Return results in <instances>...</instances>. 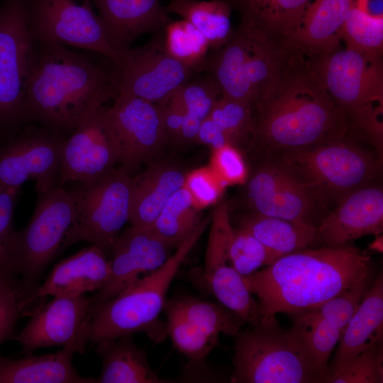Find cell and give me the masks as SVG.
Returning a JSON list of instances; mask_svg holds the SVG:
<instances>
[{
    "label": "cell",
    "instance_id": "1",
    "mask_svg": "<svg viewBox=\"0 0 383 383\" xmlns=\"http://www.w3.org/2000/svg\"><path fill=\"white\" fill-rule=\"evenodd\" d=\"M348 129L343 112L298 51L253 105L249 143L267 157L312 148Z\"/></svg>",
    "mask_w": 383,
    "mask_h": 383
},
{
    "label": "cell",
    "instance_id": "2",
    "mask_svg": "<svg viewBox=\"0 0 383 383\" xmlns=\"http://www.w3.org/2000/svg\"><path fill=\"white\" fill-rule=\"evenodd\" d=\"M37 45L25 120L67 138L87 116L118 95L117 68L61 44Z\"/></svg>",
    "mask_w": 383,
    "mask_h": 383
},
{
    "label": "cell",
    "instance_id": "3",
    "mask_svg": "<svg viewBox=\"0 0 383 383\" xmlns=\"http://www.w3.org/2000/svg\"><path fill=\"white\" fill-rule=\"evenodd\" d=\"M373 274L369 253L347 244L309 247L243 279L258 298L262 321H267L278 313L288 315L316 308Z\"/></svg>",
    "mask_w": 383,
    "mask_h": 383
},
{
    "label": "cell",
    "instance_id": "4",
    "mask_svg": "<svg viewBox=\"0 0 383 383\" xmlns=\"http://www.w3.org/2000/svg\"><path fill=\"white\" fill-rule=\"evenodd\" d=\"M201 221L157 270L143 276L113 298L91 307L82 331L84 343H97L126 334L144 332L154 342L165 340L160 319L167 293L180 266L210 223Z\"/></svg>",
    "mask_w": 383,
    "mask_h": 383
},
{
    "label": "cell",
    "instance_id": "5",
    "mask_svg": "<svg viewBox=\"0 0 383 383\" xmlns=\"http://www.w3.org/2000/svg\"><path fill=\"white\" fill-rule=\"evenodd\" d=\"M382 55L338 49L306 58L311 70L343 112L348 133L374 147L383 143Z\"/></svg>",
    "mask_w": 383,
    "mask_h": 383
},
{
    "label": "cell",
    "instance_id": "6",
    "mask_svg": "<svg viewBox=\"0 0 383 383\" xmlns=\"http://www.w3.org/2000/svg\"><path fill=\"white\" fill-rule=\"evenodd\" d=\"M298 51L287 41L240 21L228 41L203 67L220 87L221 96L252 108Z\"/></svg>",
    "mask_w": 383,
    "mask_h": 383
},
{
    "label": "cell",
    "instance_id": "7",
    "mask_svg": "<svg viewBox=\"0 0 383 383\" xmlns=\"http://www.w3.org/2000/svg\"><path fill=\"white\" fill-rule=\"evenodd\" d=\"M233 383H326L294 326L276 317L233 336Z\"/></svg>",
    "mask_w": 383,
    "mask_h": 383
},
{
    "label": "cell",
    "instance_id": "8",
    "mask_svg": "<svg viewBox=\"0 0 383 383\" xmlns=\"http://www.w3.org/2000/svg\"><path fill=\"white\" fill-rule=\"evenodd\" d=\"M345 133L312 148L276 155L302 181L329 203L374 182L382 155Z\"/></svg>",
    "mask_w": 383,
    "mask_h": 383
},
{
    "label": "cell",
    "instance_id": "9",
    "mask_svg": "<svg viewBox=\"0 0 383 383\" xmlns=\"http://www.w3.org/2000/svg\"><path fill=\"white\" fill-rule=\"evenodd\" d=\"M33 215L21 231H16L11 270L20 279L30 309L31 299L45 270L65 250L67 234L74 217V205L64 187L38 192Z\"/></svg>",
    "mask_w": 383,
    "mask_h": 383
},
{
    "label": "cell",
    "instance_id": "10",
    "mask_svg": "<svg viewBox=\"0 0 383 383\" xmlns=\"http://www.w3.org/2000/svg\"><path fill=\"white\" fill-rule=\"evenodd\" d=\"M132 178L123 167L86 182H73L67 189L74 202L75 217L65 250L86 241L111 253L120 232L128 221Z\"/></svg>",
    "mask_w": 383,
    "mask_h": 383
},
{
    "label": "cell",
    "instance_id": "11",
    "mask_svg": "<svg viewBox=\"0 0 383 383\" xmlns=\"http://www.w3.org/2000/svg\"><path fill=\"white\" fill-rule=\"evenodd\" d=\"M37 43L28 26V1L3 0L0 5V132L23 125L29 77Z\"/></svg>",
    "mask_w": 383,
    "mask_h": 383
},
{
    "label": "cell",
    "instance_id": "12",
    "mask_svg": "<svg viewBox=\"0 0 383 383\" xmlns=\"http://www.w3.org/2000/svg\"><path fill=\"white\" fill-rule=\"evenodd\" d=\"M27 1L28 26L37 44L76 47L119 64L121 54L109 43L91 0Z\"/></svg>",
    "mask_w": 383,
    "mask_h": 383
},
{
    "label": "cell",
    "instance_id": "13",
    "mask_svg": "<svg viewBox=\"0 0 383 383\" xmlns=\"http://www.w3.org/2000/svg\"><path fill=\"white\" fill-rule=\"evenodd\" d=\"M255 213L318 228L328 204L278 157H265L249 178Z\"/></svg>",
    "mask_w": 383,
    "mask_h": 383
},
{
    "label": "cell",
    "instance_id": "14",
    "mask_svg": "<svg viewBox=\"0 0 383 383\" xmlns=\"http://www.w3.org/2000/svg\"><path fill=\"white\" fill-rule=\"evenodd\" d=\"M65 137L27 123L0 142V191L35 182L38 192L59 187Z\"/></svg>",
    "mask_w": 383,
    "mask_h": 383
},
{
    "label": "cell",
    "instance_id": "15",
    "mask_svg": "<svg viewBox=\"0 0 383 383\" xmlns=\"http://www.w3.org/2000/svg\"><path fill=\"white\" fill-rule=\"evenodd\" d=\"M209 224L204 269L194 272L191 277L245 323L255 326L262 321L264 314L259 301L252 297L229 259L228 241L233 226L227 202L218 204Z\"/></svg>",
    "mask_w": 383,
    "mask_h": 383
},
{
    "label": "cell",
    "instance_id": "16",
    "mask_svg": "<svg viewBox=\"0 0 383 383\" xmlns=\"http://www.w3.org/2000/svg\"><path fill=\"white\" fill-rule=\"evenodd\" d=\"M116 67L119 93L155 104L170 98L196 71L172 57L160 35L141 47L122 52Z\"/></svg>",
    "mask_w": 383,
    "mask_h": 383
},
{
    "label": "cell",
    "instance_id": "17",
    "mask_svg": "<svg viewBox=\"0 0 383 383\" xmlns=\"http://www.w3.org/2000/svg\"><path fill=\"white\" fill-rule=\"evenodd\" d=\"M120 163V154L104 106L87 116L65 138L59 187L99 178Z\"/></svg>",
    "mask_w": 383,
    "mask_h": 383
},
{
    "label": "cell",
    "instance_id": "18",
    "mask_svg": "<svg viewBox=\"0 0 383 383\" xmlns=\"http://www.w3.org/2000/svg\"><path fill=\"white\" fill-rule=\"evenodd\" d=\"M106 113L120 163L128 172L153 156L167 138L157 104L119 93Z\"/></svg>",
    "mask_w": 383,
    "mask_h": 383
},
{
    "label": "cell",
    "instance_id": "19",
    "mask_svg": "<svg viewBox=\"0 0 383 383\" xmlns=\"http://www.w3.org/2000/svg\"><path fill=\"white\" fill-rule=\"evenodd\" d=\"M91 304V297L85 294L53 296L30 313L27 324L12 340L27 354L52 346H72L77 353H84L87 344L82 338V331Z\"/></svg>",
    "mask_w": 383,
    "mask_h": 383
},
{
    "label": "cell",
    "instance_id": "20",
    "mask_svg": "<svg viewBox=\"0 0 383 383\" xmlns=\"http://www.w3.org/2000/svg\"><path fill=\"white\" fill-rule=\"evenodd\" d=\"M172 248L151 227L131 226L126 229L120 234L113 248L109 279L102 289L91 296V308L113 298L159 268L170 257Z\"/></svg>",
    "mask_w": 383,
    "mask_h": 383
},
{
    "label": "cell",
    "instance_id": "21",
    "mask_svg": "<svg viewBox=\"0 0 383 383\" xmlns=\"http://www.w3.org/2000/svg\"><path fill=\"white\" fill-rule=\"evenodd\" d=\"M383 229V190L373 182L342 197L317 228L316 245L338 247Z\"/></svg>",
    "mask_w": 383,
    "mask_h": 383
},
{
    "label": "cell",
    "instance_id": "22",
    "mask_svg": "<svg viewBox=\"0 0 383 383\" xmlns=\"http://www.w3.org/2000/svg\"><path fill=\"white\" fill-rule=\"evenodd\" d=\"M161 0H91L107 40L119 53L138 37L160 31L172 21Z\"/></svg>",
    "mask_w": 383,
    "mask_h": 383
},
{
    "label": "cell",
    "instance_id": "23",
    "mask_svg": "<svg viewBox=\"0 0 383 383\" xmlns=\"http://www.w3.org/2000/svg\"><path fill=\"white\" fill-rule=\"evenodd\" d=\"M110 273L111 260L106 254L94 245L84 248L55 265L32 297L31 312L48 296H75L99 291L107 283Z\"/></svg>",
    "mask_w": 383,
    "mask_h": 383
},
{
    "label": "cell",
    "instance_id": "24",
    "mask_svg": "<svg viewBox=\"0 0 383 383\" xmlns=\"http://www.w3.org/2000/svg\"><path fill=\"white\" fill-rule=\"evenodd\" d=\"M353 6V0H314L287 43L307 58L340 49L341 30Z\"/></svg>",
    "mask_w": 383,
    "mask_h": 383
},
{
    "label": "cell",
    "instance_id": "25",
    "mask_svg": "<svg viewBox=\"0 0 383 383\" xmlns=\"http://www.w3.org/2000/svg\"><path fill=\"white\" fill-rule=\"evenodd\" d=\"M186 175L174 165L160 164L132 178L128 218L131 226L150 228L170 196L184 186Z\"/></svg>",
    "mask_w": 383,
    "mask_h": 383
},
{
    "label": "cell",
    "instance_id": "26",
    "mask_svg": "<svg viewBox=\"0 0 383 383\" xmlns=\"http://www.w3.org/2000/svg\"><path fill=\"white\" fill-rule=\"evenodd\" d=\"M382 338L383 276L381 272L349 320L328 371L374 346L383 340Z\"/></svg>",
    "mask_w": 383,
    "mask_h": 383
},
{
    "label": "cell",
    "instance_id": "27",
    "mask_svg": "<svg viewBox=\"0 0 383 383\" xmlns=\"http://www.w3.org/2000/svg\"><path fill=\"white\" fill-rule=\"evenodd\" d=\"M94 352L100 357L101 370L96 383H166L150 365L145 348L138 347L132 334L100 341Z\"/></svg>",
    "mask_w": 383,
    "mask_h": 383
},
{
    "label": "cell",
    "instance_id": "28",
    "mask_svg": "<svg viewBox=\"0 0 383 383\" xmlns=\"http://www.w3.org/2000/svg\"><path fill=\"white\" fill-rule=\"evenodd\" d=\"M77 353L72 346L54 353L11 359L0 355V383H96L95 379L81 377L72 365Z\"/></svg>",
    "mask_w": 383,
    "mask_h": 383
},
{
    "label": "cell",
    "instance_id": "29",
    "mask_svg": "<svg viewBox=\"0 0 383 383\" xmlns=\"http://www.w3.org/2000/svg\"><path fill=\"white\" fill-rule=\"evenodd\" d=\"M241 21L287 41L299 26L310 0H226Z\"/></svg>",
    "mask_w": 383,
    "mask_h": 383
},
{
    "label": "cell",
    "instance_id": "30",
    "mask_svg": "<svg viewBox=\"0 0 383 383\" xmlns=\"http://www.w3.org/2000/svg\"><path fill=\"white\" fill-rule=\"evenodd\" d=\"M237 227L249 232L278 258L316 243L317 228L255 212L239 218Z\"/></svg>",
    "mask_w": 383,
    "mask_h": 383
},
{
    "label": "cell",
    "instance_id": "31",
    "mask_svg": "<svg viewBox=\"0 0 383 383\" xmlns=\"http://www.w3.org/2000/svg\"><path fill=\"white\" fill-rule=\"evenodd\" d=\"M165 9L193 25L216 51L228 41L233 32L232 9L226 0H172Z\"/></svg>",
    "mask_w": 383,
    "mask_h": 383
},
{
    "label": "cell",
    "instance_id": "32",
    "mask_svg": "<svg viewBox=\"0 0 383 383\" xmlns=\"http://www.w3.org/2000/svg\"><path fill=\"white\" fill-rule=\"evenodd\" d=\"M165 305L199 331L216 338H218L220 334L233 336L245 323L221 304L190 295L173 296L166 301Z\"/></svg>",
    "mask_w": 383,
    "mask_h": 383
},
{
    "label": "cell",
    "instance_id": "33",
    "mask_svg": "<svg viewBox=\"0 0 383 383\" xmlns=\"http://www.w3.org/2000/svg\"><path fill=\"white\" fill-rule=\"evenodd\" d=\"M221 96V88L211 76L204 79L188 81L171 96L185 113L179 139L196 141L201 123L209 115L215 101Z\"/></svg>",
    "mask_w": 383,
    "mask_h": 383
},
{
    "label": "cell",
    "instance_id": "34",
    "mask_svg": "<svg viewBox=\"0 0 383 383\" xmlns=\"http://www.w3.org/2000/svg\"><path fill=\"white\" fill-rule=\"evenodd\" d=\"M318 369L328 377V360L343 331L313 309L288 314Z\"/></svg>",
    "mask_w": 383,
    "mask_h": 383
},
{
    "label": "cell",
    "instance_id": "35",
    "mask_svg": "<svg viewBox=\"0 0 383 383\" xmlns=\"http://www.w3.org/2000/svg\"><path fill=\"white\" fill-rule=\"evenodd\" d=\"M201 221L199 210L184 186L167 200L151 228L174 247L178 246Z\"/></svg>",
    "mask_w": 383,
    "mask_h": 383
},
{
    "label": "cell",
    "instance_id": "36",
    "mask_svg": "<svg viewBox=\"0 0 383 383\" xmlns=\"http://www.w3.org/2000/svg\"><path fill=\"white\" fill-rule=\"evenodd\" d=\"M165 30V48L172 57L196 71L204 67L209 46L199 30L184 19L172 21Z\"/></svg>",
    "mask_w": 383,
    "mask_h": 383
},
{
    "label": "cell",
    "instance_id": "37",
    "mask_svg": "<svg viewBox=\"0 0 383 383\" xmlns=\"http://www.w3.org/2000/svg\"><path fill=\"white\" fill-rule=\"evenodd\" d=\"M165 329L174 348L189 360H204L218 344V338L207 335L165 306Z\"/></svg>",
    "mask_w": 383,
    "mask_h": 383
},
{
    "label": "cell",
    "instance_id": "38",
    "mask_svg": "<svg viewBox=\"0 0 383 383\" xmlns=\"http://www.w3.org/2000/svg\"><path fill=\"white\" fill-rule=\"evenodd\" d=\"M345 48L382 55L383 18H374L353 6L340 33Z\"/></svg>",
    "mask_w": 383,
    "mask_h": 383
},
{
    "label": "cell",
    "instance_id": "39",
    "mask_svg": "<svg viewBox=\"0 0 383 383\" xmlns=\"http://www.w3.org/2000/svg\"><path fill=\"white\" fill-rule=\"evenodd\" d=\"M383 340L328 370L326 383H382Z\"/></svg>",
    "mask_w": 383,
    "mask_h": 383
},
{
    "label": "cell",
    "instance_id": "40",
    "mask_svg": "<svg viewBox=\"0 0 383 383\" xmlns=\"http://www.w3.org/2000/svg\"><path fill=\"white\" fill-rule=\"evenodd\" d=\"M228 252L234 269L243 277L273 263L278 257L241 228H232L228 241Z\"/></svg>",
    "mask_w": 383,
    "mask_h": 383
},
{
    "label": "cell",
    "instance_id": "41",
    "mask_svg": "<svg viewBox=\"0 0 383 383\" xmlns=\"http://www.w3.org/2000/svg\"><path fill=\"white\" fill-rule=\"evenodd\" d=\"M29 311L20 279L12 272L0 271V346L12 340L18 320Z\"/></svg>",
    "mask_w": 383,
    "mask_h": 383
},
{
    "label": "cell",
    "instance_id": "42",
    "mask_svg": "<svg viewBox=\"0 0 383 383\" xmlns=\"http://www.w3.org/2000/svg\"><path fill=\"white\" fill-rule=\"evenodd\" d=\"M208 116L224 130L233 146L249 142L252 123L251 106L221 96L215 101Z\"/></svg>",
    "mask_w": 383,
    "mask_h": 383
},
{
    "label": "cell",
    "instance_id": "43",
    "mask_svg": "<svg viewBox=\"0 0 383 383\" xmlns=\"http://www.w3.org/2000/svg\"><path fill=\"white\" fill-rule=\"evenodd\" d=\"M375 277L374 274L370 275L341 294L312 309L319 316L336 326L343 333L349 320Z\"/></svg>",
    "mask_w": 383,
    "mask_h": 383
},
{
    "label": "cell",
    "instance_id": "44",
    "mask_svg": "<svg viewBox=\"0 0 383 383\" xmlns=\"http://www.w3.org/2000/svg\"><path fill=\"white\" fill-rule=\"evenodd\" d=\"M226 186L211 167L193 170L186 175L184 183L197 209L216 202Z\"/></svg>",
    "mask_w": 383,
    "mask_h": 383
},
{
    "label": "cell",
    "instance_id": "45",
    "mask_svg": "<svg viewBox=\"0 0 383 383\" xmlns=\"http://www.w3.org/2000/svg\"><path fill=\"white\" fill-rule=\"evenodd\" d=\"M20 188L0 191V271L12 272L13 216Z\"/></svg>",
    "mask_w": 383,
    "mask_h": 383
},
{
    "label": "cell",
    "instance_id": "46",
    "mask_svg": "<svg viewBox=\"0 0 383 383\" xmlns=\"http://www.w3.org/2000/svg\"><path fill=\"white\" fill-rule=\"evenodd\" d=\"M212 150L210 167L226 185L242 184L247 179L246 165L235 146L227 145Z\"/></svg>",
    "mask_w": 383,
    "mask_h": 383
},
{
    "label": "cell",
    "instance_id": "47",
    "mask_svg": "<svg viewBox=\"0 0 383 383\" xmlns=\"http://www.w3.org/2000/svg\"><path fill=\"white\" fill-rule=\"evenodd\" d=\"M157 104L160 110L162 123L167 138L170 136L179 139L185 118L183 109L171 96Z\"/></svg>",
    "mask_w": 383,
    "mask_h": 383
},
{
    "label": "cell",
    "instance_id": "48",
    "mask_svg": "<svg viewBox=\"0 0 383 383\" xmlns=\"http://www.w3.org/2000/svg\"><path fill=\"white\" fill-rule=\"evenodd\" d=\"M196 141L210 146L212 150L218 149L227 145H233L228 134L209 116L200 126Z\"/></svg>",
    "mask_w": 383,
    "mask_h": 383
},
{
    "label": "cell",
    "instance_id": "49",
    "mask_svg": "<svg viewBox=\"0 0 383 383\" xmlns=\"http://www.w3.org/2000/svg\"><path fill=\"white\" fill-rule=\"evenodd\" d=\"M223 378L216 371L204 360H189L184 366L179 377V382H222Z\"/></svg>",
    "mask_w": 383,
    "mask_h": 383
},
{
    "label": "cell",
    "instance_id": "50",
    "mask_svg": "<svg viewBox=\"0 0 383 383\" xmlns=\"http://www.w3.org/2000/svg\"><path fill=\"white\" fill-rule=\"evenodd\" d=\"M353 6L374 18H383V0H353Z\"/></svg>",
    "mask_w": 383,
    "mask_h": 383
},
{
    "label": "cell",
    "instance_id": "51",
    "mask_svg": "<svg viewBox=\"0 0 383 383\" xmlns=\"http://www.w3.org/2000/svg\"><path fill=\"white\" fill-rule=\"evenodd\" d=\"M370 249L374 251L382 252V236L377 238L373 243L370 245Z\"/></svg>",
    "mask_w": 383,
    "mask_h": 383
},
{
    "label": "cell",
    "instance_id": "52",
    "mask_svg": "<svg viewBox=\"0 0 383 383\" xmlns=\"http://www.w3.org/2000/svg\"><path fill=\"white\" fill-rule=\"evenodd\" d=\"M7 134H4L1 132H0V142L1 141V140Z\"/></svg>",
    "mask_w": 383,
    "mask_h": 383
}]
</instances>
